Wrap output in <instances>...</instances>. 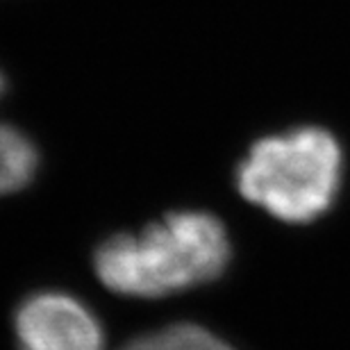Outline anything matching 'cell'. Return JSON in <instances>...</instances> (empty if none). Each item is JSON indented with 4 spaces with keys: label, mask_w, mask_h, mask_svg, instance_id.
<instances>
[{
    "label": "cell",
    "mask_w": 350,
    "mask_h": 350,
    "mask_svg": "<svg viewBox=\"0 0 350 350\" xmlns=\"http://www.w3.org/2000/svg\"><path fill=\"white\" fill-rule=\"evenodd\" d=\"M232 246L226 226L207 212H175L142 232H123L96 248L98 280L118 296L162 298L214 282Z\"/></svg>",
    "instance_id": "obj_1"
},
{
    "label": "cell",
    "mask_w": 350,
    "mask_h": 350,
    "mask_svg": "<svg viewBox=\"0 0 350 350\" xmlns=\"http://www.w3.org/2000/svg\"><path fill=\"white\" fill-rule=\"evenodd\" d=\"M21 350H103L100 321L75 296L44 291L25 298L14 319Z\"/></svg>",
    "instance_id": "obj_3"
},
{
    "label": "cell",
    "mask_w": 350,
    "mask_h": 350,
    "mask_svg": "<svg viewBox=\"0 0 350 350\" xmlns=\"http://www.w3.org/2000/svg\"><path fill=\"white\" fill-rule=\"evenodd\" d=\"M5 78L0 73V96ZM39 166V152L32 139L10 123H0V196L14 193L30 185Z\"/></svg>",
    "instance_id": "obj_4"
},
{
    "label": "cell",
    "mask_w": 350,
    "mask_h": 350,
    "mask_svg": "<svg viewBox=\"0 0 350 350\" xmlns=\"http://www.w3.org/2000/svg\"><path fill=\"white\" fill-rule=\"evenodd\" d=\"M121 350H169V344H166L164 330H159V332L144 334V337L132 339L130 344L123 346Z\"/></svg>",
    "instance_id": "obj_6"
},
{
    "label": "cell",
    "mask_w": 350,
    "mask_h": 350,
    "mask_svg": "<svg viewBox=\"0 0 350 350\" xmlns=\"http://www.w3.org/2000/svg\"><path fill=\"white\" fill-rule=\"evenodd\" d=\"M341 146L323 128H298L257 142L237 169V187L284 223H312L337 200Z\"/></svg>",
    "instance_id": "obj_2"
},
{
    "label": "cell",
    "mask_w": 350,
    "mask_h": 350,
    "mask_svg": "<svg viewBox=\"0 0 350 350\" xmlns=\"http://www.w3.org/2000/svg\"><path fill=\"white\" fill-rule=\"evenodd\" d=\"M164 334L169 350H234L230 344L216 337V334L205 330V327L191 323L171 325L166 327Z\"/></svg>",
    "instance_id": "obj_5"
}]
</instances>
